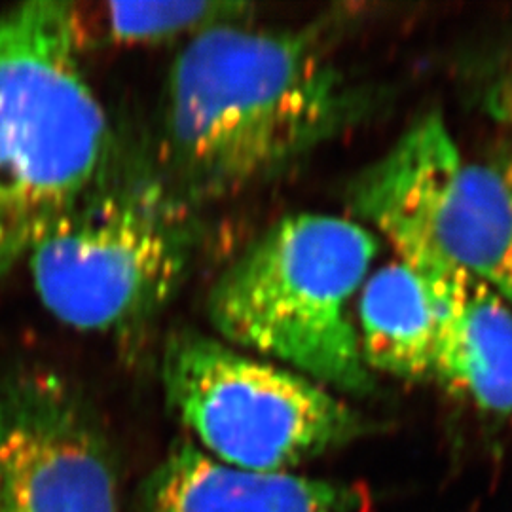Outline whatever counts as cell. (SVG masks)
Instances as JSON below:
<instances>
[{"label":"cell","instance_id":"6da1fadb","mask_svg":"<svg viewBox=\"0 0 512 512\" xmlns=\"http://www.w3.org/2000/svg\"><path fill=\"white\" fill-rule=\"evenodd\" d=\"M374 105L323 25H219L190 38L169 71L156 173L198 211L289 173Z\"/></svg>","mask_w":512,"mask_h":512},{"label":"cell","instance_id":"7a4b0ae2","mask_svg":"<svg viewBox=\"0 0 512 512\" xmlns=\"http://www.w3.org/2000/svg\"><path fill=\"white\" fill-rule=\"evenodd\" d=\"M84 44L73 2L0 14V279L110 173L112 131Z\"/></svg>","mask_w":512,"mask_h":512},{"label":"cell","instance_id":"3957f363","mask_svg":"<svg viewBox=\"0 0 512 512\" xmlns=\"http://www.w3.org/2000/svg\"><path fill=\"white\" fill-rule=\"evenodd\" d=\"M378 238L361 222L300 213L275 222L220 274L207 313L220 340L348 397L376 391L353 302Z\"/></svg>","mask_w":512,"mask_h":512},{"label":"cell","instance_id":"277c9868","mask_svg":"<svg viewBox=\"0 0 512 512\" xmlns=\"http://www.w3.org/2000/svg\"><path fill=\"white\" fill-rule=\"evenodd\" d=\"M198 228L196 209L158 173H109L25 260L55 319L80 332L129 336L150 325L183 285Z\"/></svg>","mask_w":512,"mask_h":512},{"label":"cell","instance_id":"5b68a950","mask_svg":"<svg viewBox=\"0 0 512 512\" xmlns=\"http://www.w3.org/2000/svg\"><path fill=\"white\" fill-rule=\"evenodd\" d=\"M353 219L416 274L456 268L512 306V141L465 158L427 114L349 183Z\"/></svg>","mask_w":512,"mask_h":512},{"label":"cell","instance_id":"8992f818","mask_svg":"<svg viewBox=\"0 0 512 512\" xmlns=\"http://www.w3.org/2000/svg\"><path fill=\"white\" fill-rule=\"evenodd\" d=\"M162 384L205 454L241 471L285 473L372 431L329 387L194 329L167 338Z\"/></svg>","mask_w":512,"mask_h":512},{"label":"cell","instance_id":"52a82bcc","mask_svg":"<svg viewBox=\"0 0 512 512\" xmlns=\"http://www.w3.org/2000/svg\"><path fill=\"white\" fill-rule=\"evenodd\" d=\"M0 512H118L107 435L48 370L0 380Z\"/></svg>","mask_w":512,"mask_h":512},{"label":"cell","instance_id":"ba28073f","mask_svg":"<svg viewBox=\"0 0 512 512\" xmlns=\"http://www.w3.org/2000/svg\"><path fill=\"white\" fill-rule=\"evenodd\" d=\"M437 311L433 384L478 410L512 416V306L456 268L418 274Z\"/></svg>","mask_w":512,"mask_h":512},{"label":"cell","instance_id":"9c48e42d","mask_svg":"<svg viewBox=\"0 0 512 512\" xmlns=\"http://www.w3.org/2000/svg\"><path fill=\"white\" fill-rule=\"evenodd\" d=\"M357 505L346 484L241 471L177 442L145 480L139 512H353Z\"/></svg>","mask_w":512,"mask_h":512},{"label":"cell","instance_id":"30bf717a","mask_svg":"<svg viewBox=\"0 0 512 512\" xmlns=\"http://www.w3.org/2000/svg\"><path fill=\"white\" fill-rule=\"evenodd\" d=\"M355 327L366 368L421 384L433 380L437 311L429 287L403 262L366 277L355 302Z\"/></svg>","mask_w":512,"mask_h":512},{"label":"cell","instance_id":"8fae6325","mask_svg":"<svg viewBox=\"0 0 512 512\" xmlns=\"http://www.w3.org/2000/svg\"><path fill=\"white\" fill-rule=\"evenodd\" d=\"M251 21L243 2H110L99 14V29L116 44H160L198 37L226 23Z\"/></svg>","mask_w":512,"mask_h":512},{"label":"cell","instance_id":"7c38bea8","mask_svg":"<svg viewBox=\"0 0 512 512\" xmlns=\"http://www.w3.org/2000/svg\"><path fill=\"white\" fill-rule=\"evenodd\" d=\"M494 109L497 116L505 122V126L511 131L512 141V71L509 76L503 78L499 88L495 90Z\"/></svg>","mask_w":512,"mask_h":512}]
</instances>
